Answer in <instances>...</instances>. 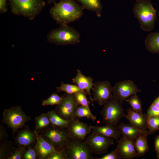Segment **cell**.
I'll list each match as a JSON object with an SVG mask.
<instances>
[{"label": "cell", "instance_id": "obj_1", "mask_svg": "<svg viewBox=\"0 0 159 159\" xmlns=\"http://www.w3.org/2000/svg\"><path fill=\"white\" fill-rule=\"evenodd\" d=\"M84 10L74 0H60L54 3L49 13L56 23L60 26L68 25L80 19L83 14Z\"/></svg>", "mask_w": 159, "mask_h": 159}, {"label": "cell", "instance_id": "obj_2", "mask_svg": "<svg viewBox=\"0 0 159 159\" xmlns=\"http://www.w3.org/2000/svg\"><path fill=\"white\" fill-rule=\"evenodd\" d=\"M133 11L143 30L149 32L153 29L157 15L156 11L150 0H137Z\"/></svg>", "mask_w": 159, "mask_h": 159}, {"label": "cell", "instance_id": "obj_3", "mask_svg": "<svg viewBox=\"0 0 159 159\" xmlns=\"http://www.w3.org/2000/svg\"><path fill=\"white\" fill-rule=\"evenodd\" d=\"M11 12L32 20L45 5L44 0H8Z\"/></svg>", "mask_w": 159, "mask_h": 159}, {"label": "cell", "instance_id": "obj_4", "mask_svg": "<svg viewBox=\"0 0 159 159\" xmlns=\"http://www.w3.org/2000/svg\"><path fill=\"white\" fill-rule=\"evenodd\" d=\"M80 34L74 28L68 25H60L51 30L47 35V41L58 45L77 44L80 42Z\"/></svg>", "mask_w": 159, "mask_h": 159}, {"label": "cell", "instance_id": "obj_5", "mask_svg": "<svg viewBox=\"0 0 159 159\" xmlns=\"http://www.w3.org/2000/svg\"><path fill=\"white\" fill-rule=\"evenodd\" d=\"M31 120L21 107L17 106L4 110L1 121L11 130L14 137L15 134L25 127L26 123Z\"/></svg>", "mask_w": 159, "mask_h": 159}, {"label": "cell", "instance_id": "obj_6", "mask_svg": "<svg viewBox=\"0 0 159 159\" xmlns=\"http://www.w3.org/2000/svg\"><path fill=\"white\" fill-rule=\"evenodd\" d=\"M57 150L62 149L70 140L66 128L51 124L39 134Z\"/></svg>", "mask_w": 159, "mask_h": 159}, {"label": "cell", "instance_id": "obj_7", "mask_svg": "<svg viewBox=\"0 0 159 159\" xmlns=\"http://www.w3.org/2000/svg\"><path fill=\"white\" fill-rule=\"evenodd\" d=\"M101 115L104 123L115 126L125 115L121 103L113 96L103 105Z\"/></svg>", "mask_w": 159, "mask_h": 159}, {"label": "cell", "instance_id": "obj_8", "mask_svg": "<svg viewBox=\"0 0 159 159\" xmlns=\"http://www.w3.org/2000/svg\"><path fill=\"white\" fill-rule=\"evenodd\" d=\"M67 159H93L92 153L84 141L70 139L62 149Z\"/></svg>", "mask_w": 159, "mask_h": 159}, {"label": "cell", "instance_id": "obj_9", "mask_svg": "<svg viewBox=\"0 0 159 159\" xmlns=\"http://www.w3.org/2000/svg\"><path fill=\"white\" fill-rule=\"evenodd\" d=\"M62 100L60 103L56 105L54 111L62 118L71 120L77 118L76 113L80 105L77 102L74 94L66 93L61 96Z\"/></svg>", "mask_w": 159, "mask_h": 159}, {"label": "cell", "instance_id": "obj_10", "mask_svg": "<svg viewBox=\"0 0 159 159\" xmlns=\"http://www.w3.org/2000/svg\"><path fill=\"white\" fill-rule=\"evenodd\" d=\"M92 153L100 155L106 153L109 147L114 144L113 139L92 131L84 141Z\"/></svg>", "mask_w": 159, "mask_h": 159}, {"label": "cell", "instance_id": "obj_11", "mask_svg": "<svg viewBox=\"0 0 159 159\" xmlns=\"http://www.w3.org/2000/svg\"><path fill=\"white\" fill-rule=\"evenodd\" d=\"M141 92L130 80L118 82L112 87L113 96L121 103L131 96Z\"/></svg>", "mask_w": 159, "mask_h": 159}, {"label": "cell", "instance_id": "obj_12", "mask_svg": "<svg viewBox=\"0 0 159 159\" xmlns=\"http://www.w3.org/2000/svg\"><path fill=\"white\" fill-rule=\"evenodd\" d=\"M93 94V101L100 105H103L113 97L112 87L108 81H97L92 89Z\"/></svg>", "mask_w": 159, "mask_h": 159}, {"label": "cell", "instance_id": "obj_13", "mask_svg": "<svg viewBox=\"0 0 159 159\" xmlns=\"http://www.w3.org/2000/svg\"><path fill=\"white\" fill-rule=\"evenodd\" d=\"M66 129L71 139L81 141H84L91 131L90 125L77 118L70 120Z\"/></svg>", "mask_w": 159, "mask_h": 159}, {"label": "cell", "instance_id": "obj_14", "mask_svg": "<svg viewBox=\"0 0 159 159\" xmlns=\"http://www.w3.org/2000/svg\"><path fill=\"white\" fill-rule=\"evenodd\" d=\"M36 141V136L34 131L27 125L19 130L14 138V144L17 146H24L26 148L34 146Z\"/></svg>", "mask_w": 159, "mask_h": 159}, {"label": "cell", "instance_id": "obj_15", "mask_svg": "<svg viewBox=\"0 0 159 159\" xmlns=\"http://www.w3.org/2000/svg\"><path fill=\"white\" fill-rule=\"evenodd\" d=\"M117 142L116 148L121 158L131 159L138 157L135 148L134 140L129 139L122 135Z\"/></svg>", "mask_w": 159, "mask_h": 159}, {"label": "cell", "instance_id": "obj_16", "mask_svg": "<svg viewBox=\"0 0 159 159\" xmlns=\"http://www.w3.org/2000/svg\"><path fill=\"white\" fill-rule=\"evenodd\" d=\"M34 131L36 136V141L34 147L39 159H49L51 155L57 150L40 134Z\"/></svg>", "mask_w": 159, "mask_h": 159}, {"label": "cell", "instance_id": "obj_17", "mask_svg": "<svg viewBox=\"0 0 159 159\" xmlns=\"http://www.w3.org/2000/svg\"><path fill=\"white\" fill-rule=\"evenodd\" d=\"M77 73L74 77L72 78V81L80 89L86 92L89 95L92 106H94L93 100L90 92L94 85L93 78L90 77H86L82 74L81 71L78 69Z\"/></svg>", "mask_w": 159, "mask_h": 159}, {"label": "cell", "instance_id": "obj_18", "mask_svg": "<svg viewBox=\"0 0 159 159\" xmlns=\"http://www.w3.org/2000/svg\"><path fill=\"white\" fill-rule=\"evenodd\" d=\"M117 127L121 134L130 140H134L142 135H150L149 131L138 128L130 124L121 123Z\"/></svg>", "mask_w": 159, "mask_h": 159}, {"label": "cell", "instance_id": "obj_19", "mask_svg": "<svg viewBox=\"0 0 159 159\" xmlns=\"http://www.w3.org/2000/svg\"><path fill=\"white\" fill-rule=\"evenodd\" d=\"M127 111V114L125 115L124 117L128 121L130 124L141 129L147 128L146 115H142L132 108H128Z\"/></svg>", "mask_w": 159, "mask_h": 159}, {"label": "cell", "instance_id": "obj_20", "mask_svg": "<svg viewBox=\"0 0 159 159\" xmlns=\"http://www.w3.org/2000/svg\"><path fill=\"white\" fill-rule=\"evenodd\" d=\"M92 131L98 133L105 137L115 139L117 142L121 134L116 126L105 124V125L99 126L90 125Z\"/></svg>", "mask_w": 159, "mask_h": 159}, {"label": "cell", "instance_id": "obj_21", "mask_svg": "<svg viewBox=\"0 0 159 159\" xmlns=\"http://www.w3.org/2000/svg\"><path fill=\"white\" fill-rule=\"evenodd\" d=\"M145 44L150 52L152 53H159V32L150 33L145 39Z\"/></svg>", "mask_w": 159, "mask_h": 159}, {"label": "cell", "instance_id": "obj_22", "mask_svg": "<svg viewBox=\"0 0 159 159\" xmlns=\"http://www.w3.org/2000/svg\"><path fill=\"white\" fill-rule=\"evenodd\" d=\"M84 9L92 11L97 16L100 17L102 6L101 0H78Z\"/></svg>", "mask_w": 159, "mask_h": 159}, {"label": "cell", "instance_id": "obj_23", "mask_svg": "<svg viewBox=\"0 0 159 159\" xmlns=\"http://www.w3.org/2000/svg\"><path fill=\"white\" fill-rule=\"evenodd\" d=\"M148 136L140 135L135 140V146L138 157L143 155L149 150L147 140Z\"/></svg>", "mask_w": 159, "mask_h": 159}, {"label": "cell", "instance_id": "obj_24", "mask_svg": "<svg viewBox=\"0 0 159 159\" xmlns=\"http://www.w3.org/2000/svg\"><path fill=\"white\" fill-rule=\"evenodd\" d=\"M34 121L36 125L34 130L38 134H39L42 131L51 124L46 113H42L36 117L34 119Z\"/></svg>", "mask_w": 159, "mask_h": 159}, {"label": "cell", "instance_id": "obj_25", "mask_svg": "<svg viewBox=\"0 0 159 159\" xmlns=\"http://www.w3.org/2000/svg\"><path fill=\"white\" fill-rule=\"evenodd\" d=\"M46 113L52 125L62 128H66L70 120L62 118L56 113L54 110L48 111Z\"/></svg>", "mask_w": 159, "mask_h": 159}, {"label": "cell", "instance_id": "obj_26", "mask_svg": "<svg viewBox=\"0 0 159 159\" xmlns=\"http://www.w3.org/2000/svg\"><path fill=\"white\" fill-rule=\"evenodd\" d=\"M16 148L10 140H7L0 143V159H7Z\"/></svg>", "mask_w": 159, "mask_h": 159}, {"label": "cell", "instance_id": "obj_27", "mask_svg": "<svg viewBox=\"0 0 159 159\" xmlns=\"http://www.w3.org/2000/svg\"><path fill=\"white\" fill-rule=\"evenodd\" d=\"M56 88L58 92H64L69 94H74L79 92H82L87 94L86 92L80 89L77 85L64 84L62 82H61V85L56 87Z\"/></svg>", "mask_w": 159, "mask_h": 159}, {"label": "cell", "instance_id": "obj_28", "mask_svg": "<svg viewBox=\"0 0 159 159\" xmlns=\"http://www.w3.org/2000/svg\"><path fill=\"white\" fill-rule=\"evenodd\" d=\"M125 101L129 103L133 110L142 115H144L142 112L141 102L136 94L131 96Z\"/></svg>", "mask_w": 159, "mask_h": 159}, {"label": "cell", "instance_id": "obj_29", "mask_svg": "<svg viewBox=\"0 0 159 159\" xmlns=\"http://www.w3.org/2000/svg\"><path fill=\"white\" fill-rule=\"evenodd\" d=\"M76 115L77 118L86 117L88 119H91L94 121L97 117L91 112V110L82 105H80L77 109Z\"/></svg>", "mask_w": 159, "mask_h": 159}, {"label": "cell", "instance_id": "obj_30", "mask_svg": "<svg viewBox=\"0 0 159 159\" xmlns=\"http://www.w3.org/2000/svg\"><path fill=\"white\" fill-rule=\"evenodd\" d=\"M146 117L147 128L151 135L159 129V117Z\"/></svg>", "mask_w": 159, "mask_h": 159}, {"label": "cell", "instance_id": "obj_31", "mask_svg": "<svg viewBox=\"0 0 159 159\" xmlns=\"http://www.w3.org/2000/svg\"><path fill=\"white\" fill-rule=\"evenodd\" d=\"M62 100L61 96H59L57 93H53L48 98L42 101V105L43 106L59 105Z\"/></svg>", "mask_w": 159, "mask_h": 159}, {"label": "cell", "instance_id": "obj_32", "mask_svg": "<svg viewBox=\"0 0 159 159\" xmlns=\"http://www.w3.org/2000/svg\"><path fill=\"white\" fill-rule=\"evenodd\" d=\"M74 95L79 105L85 107L90 110L89 107L90 102L87 100L86 96V93L82 92H79Z\"/></svg>", "mask_w": 159, "mask_h": 159}, {"label": "cell", "instance_id": "obj_33", "mask_svg": "<svg viewBox=\"0 0 159 159\" xmlns=\"http://www.w3.org/2000/svg\"><path fill=\"white\" fill-rule=\"evenodd\" d=\"M26 149L24 146L16 147L7 159H22Z\"/></svg>", "mask_w": 159, "mask_h": 159}, {"label": "cell", "instance_id": "obj_34", "mask_svg": "<svg viewBox=\"0 0 159 159\" xmlns=\"http://www.w3.org/2000/svg\"><path fill=\"white\" fill-rule=\"evenodd\" d=\"M39 159V158L34 146L26 148L22 159Z\"/></svg>", "mask_w": 159, "mask_h": 159}, {"label": "cell", "instance_id": "obj_35", "mask_svg": "<svg viewBox=\"0 0 159 159\" xmlns=\"http://www.w3.org/2000/svg\"><path fill=\"white\" fill-rule=\"evenodd\" d=\"M121 158L116 149L112 151L109 153L100 158H95V159H120Z\"/></svg>", "mask_w": 159, "mask_h": 159}, {"label": "cell", "instance_id": "obj_36", "mask_svg": "<svg viewBox=\"0 0 159 159\" xmlns=\"http://www.w3.org/2000/svg\"><path fill=\"white\" fill-rule=\"evenodd\" d=\"M146 115L148 116L159 117V108L152 104L148 110Z\"/></svg>", "mask_w": 159, "mask_h": 159}, {"label": "cell", "instance_id": "obj_37", "mask_svg": "<svg viewBox=\"0 0 159 159\" xmlns=\"http://www.w3.org/2000/svg\"><path fill=\"white\" fill-rule=\"evenodd\" d=\"M49 159H67L63 149L56 150L49 157Z\"/></svg>", "mask_w": 159, "mask_h": 159}, {"label": "cell", "instance_id": "obj_38", "mask_svg": "<svg viewBox=\"0 0 159 159\" xmlns=\"http://www.w3.org/2000/svg\"><path fill=\"white\" fill-rule=\"evenodd\" d=\"M9 135L4 126L0 124V143L8 140Z\"/></svg>", "mask_w": 159, "mask_h": 159}, {"label": "cell", "instance_id": "obj_39", "mask_svg": "<svg viewBox=\"0 0 159 159\" xmlns=\"http://www.w3.org/2000/svg\"><path fill=\"white\" fill-rule=\"evenodd\" d=\"M7 0H0V13H5L7 11Z\"/></svg>", "mask_w": 159, "mask_h": 159}, {"label": "cell", "instance_id": "obj_40", "mask_svg": "<svg viewBox=\"0 0 159 159\" xmlns=\"http://www.w3.org/2000/svg\"><path fill=\"white\" fill-rule=\"evenodd\" d=\"M155 149L157 154L159 153V135L155 138Z\"/></svg>", "mask_w": 159, "mask_h": 159}, {"label": "cell", "instance_id": "obj_41", "mask_svg": "<svg viewBox=\"0 0 159 159\" xmlns=\"http://www.w3.org/2000/svg\"><path fill=\"white\" fill-rule=\"evenodd\" d=\"M152 104L159 108V95L155 99Z\"/></svg>", "mask_w": 159, "mask_h": 159}, {"label": "cell", "instance_id": "obj_42", "mask_svg": "<svg viewBox=\"0 0 159 159\" xmlns=\"http://www.w3.org/2000/svg\"><path fill=\"white\" fill-rule=\"evenodd\" d=\"M46 1L49 3H54L56 2V1L57 0H44Z\"/></svg>", "mask_w": 159, "mask_h": 159}, {"label": "cell", "instance_id": "obj_43", "mask_svg": "<svg viewBox=\"0 0 159 159\" xmlns=\"http://www.w3.org/2000/svg\"><path fill=\"white\" fill-rule=\"evenodd\" d=\"M157 158L159 159V153L157 154Z\"/></svg>", "mask_w": 159, "mask_h": 159}]
</instances>
